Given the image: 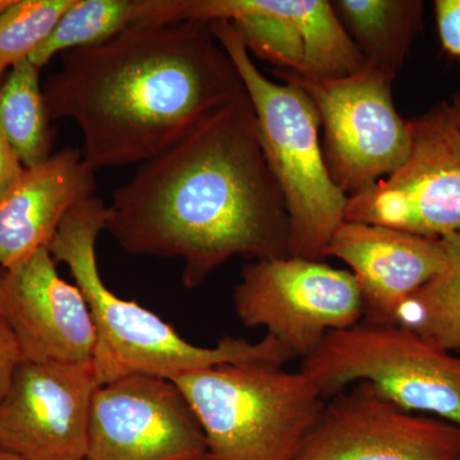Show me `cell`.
Listing matches in <instances>:
<instances>
[{
	"label": "cell",
	"mask_w": 460,
	"mask_h": 460,
	"mask_svg": "<svg viewBox=\"0 0 460 460\" xmlns=\"http://www.w3.org/2000/svg\"><path fill=\"white\" fill-rule=\"evenodd\" d=\"M105 230L126 252L183 261L193 289L232 257L289 256V217L247 93L118 187Z\"/></svg>",
	"instance_id": "cell-1"
},
{
	"label": "cell",
	"mask_w": 460,
	"mask_h": 460,
	"mask_svg": "<svg viewBox=\"0 0 460 460\" xmlns=\"http://www.w3.org/2000/svg\"><path fill=\"white\" fill-rule=\"evenodd\" d=\"M44 95L50 119L77 124L98 171L159 156L246 90L208 23L180 22L63 54Z\"/></svg>",
	"instance_id": "cell-2"
},
{
	"label": "cell",
	"mask_w": 460,
	"mask_h": 460,
	"mask_svg": "<svg viewBox=\"0 0 460 460\" xmlns=\"http://www.w3.org/2000/svg\"><path fill=\"white\" fill-rule=\"evenodd\" d=\"M108 217V205L102 199H84L66 215L48 246L56 262L68 268L89 305L96 332L93 363L99 386L135 375L172 380L224 363L265 361L281 366L293 358L268 334L257 343L226 337L215 347H199L153 311L115 295L102 280L96 257V243Z\"/></svg>",
	"instance_id": "cell-3"
},
{
	"label": "cell",
	"mask_w": 460,
	"mask_h": 460,
	"mask_svg": "<svg viewBox=\"0 0 460 460\" xmlns=\"http://www.w3.org/2000/svg\"><path fill=\"white\" fill-rule=\"evenodd\" d=\"M208 25L237 68L255 111L266 162L286 202L289 256L321 261L345 220L348 198L330 177L313 100L296 84L266 77L228 21Z\"/></svg>",
	"instance_id": "cell-4"
},
{
	"label": "cell",
	"mask_w": 460,
	"mask_h": 460,
	"mask_svg": "<svg viewBox=\"0 0 460 460\" xmlns=\"http://www.w3.org/2000/svg\"><path fill=\"white\" fill-rule=\"evenodd\" d=\"M198 417L208 460H295L325 407L304 372L224 363L172 378Z\"/></svg>",
	"instance_id": "cell-5"
},
{
	"label": "cell",
	"mask_w": 460,
	"mask_h": 460,
	"mask_svg": "<svg viewBox=\"0 0 460 460\" xmlns=\"http://www.w3.org/2000/svg\"><path fill=\"white\" fill-rule=\"evenodd\" d=\"M301 371L325 399L363 381L402 410L460 428V357L396 323L363 321L330 332Z\"/></svg>",
	"instance_id": "cell-6"
},
{
	"label": "cell",
	"mask_w": 460,
	"mask_h": 460,
	"mask_svg": "<svg viewBox=\"0 0 460 460\" xmlns=\"http://www.w3.org/2000/svg\"><path fill=\"white\" fill-rule=\"evenodd\" d=\"M313 100L320 118L321 146L330 177L348 199L398 171L411 153L410 119L396 111L394 75L370 65L343 78L305 77L277 69Z\"/></svg>",
	"instance_id": "cell-7"
},
{
	"label": "cell",
	"mask_w": 460,
	"mask_h": 460,
	"mask_svg": "<svg viewBox=\"0 0 460 460\" xmlns=\"http://www.w3.org/2000/svg\"><path fill=\"white\" fill-rule=\"evenodd\" d=\"M233 302L246 328H265L302 359L330 332L357 325L365 314L352 272L295 256L248 263Z\"/></svg>",
	"instance_id": "cell-8"
},
{
	"label": "cell",
	"mask_w": 460,
	"mask_h": 460,
	"mask_svg": "<svg viewBox=\"0 0 460 460\" xmlns=\"http://www.w3.org/2000/svg\"><path fill=\"white\" fill-rule=\"evenodd\" d=\"M404 164L361 195L348 199L345 220L429 238L460 233V124L449 102L410 119Z\"/></svg>",
	"instance_id": "cell-9"
},
{
	"label": "cell",
	"mask_w": 460,
	"mask_h": 460,
	"mask_svg": "<svg viewBox=\"0 0 460 460\" xmlns=\"http://www.w3.org/2000/svg\"><path fill=\"white\" fill-rule=\"evenodd\" d=\"M354 385L326 402L295 460H460L459 426Z\"/></svg>",
	"instance_id": "cell-10"
},
{
	"label": "cell",
	"mask_w": 460,
	"mask_h": 460,
	"mask_svg": "<svg viewBox=\"0 0 460 460\" xmlns=\"http://www.w3.org/2000/svg\"><path fill=\"white\" fill-rule=\"evenodd\" d=\"M204 429L168 378L135 375L98 387L84 460H201Z\"/></svg>",
	"instance_id": "cell-11"
},
{
	"label": "cell",
	"mask_w": 460,
	"mask_h": 460,
	"mask_svg": "<svg viewBox=\"0 0 460 460\" xmlns=\"http://www.w3.org/2000/svg\"><path fill=\"white\" fill-rule=\"evenodd\" d=\"M99 383L93 361L22 362L0 402V450L20 460H84Z\"/></svg>",
	"instance_id": "cell-12"
},
{
	"label": "cell",
	"mask_w": 460,
	"mask_h": 460,
	"mask_svg": "<svg viewBox=\"0 0 460 460\" xmlns=\"http://www.w3.org/2000/svg\"><path fill=\"white\" fill-rule=\"evenodd\" d=\"M151 25L228 21L251 56L301 74L341 50L345 29L329 0H151Z\"/></svg>",
	"instance_id": "cell-13"
},
{
	"label": "cell",
	"mask_w": 460,
	"mask_h": 460,
	"mask_svg": "<svg viewBox=\"0 0 460 460\" xmlns=\"http://www.w3.org/2000/svg\"><path fill=\"white\" fill-rule=\"evenodd\" d=\"M0 316L13 332L23 362L93 361L96 332L86 298L60 278L48 248L0 269Z\"/></svg>",
	"instance_id": "cell-14"
},
{
	"label": "cell",
	"mask_w": 460,
	"mask_h": 460,
	"mask_svg": "<svg viewBox=\"0 0 460 460\" xmlns=\"http://www.w3.org/2000/svg\"><path fill=\"white\" fill-rule=\"evenodd\" d=\"M456 235L429 238L402 230L344 220L325 257L347 263L361 290L365 321L395 323L402 305L444 270Z\"/></svg>",
	"instance_id": "cell-15"
},
{
	"label": "cell",
	"mask_w": 460,
	"mask_h": 460,
	"mask_svg": "<svg viewBox=\"0 0 460 460\" xmlns=\"http://www.w3.org/2000/svg\"><path fill=\"white\" fill-rule=\"evenodd\" d=\"M95 190V171L77 148H63L23 169L0 198V269L48 248L66 215Z\"/></svg>",
	"instance_id": "cell-16"
},
{
	"label": "cell",
	"mask_w": 460,
	"mask_h": 460,
	"mask_svg": "<svg viewBox=\"0 0 460 460\" xmlns=\"http://www.w3.org/2000/svg\"><path fill=\"white\" fill-rule=\"evenodd\" d=\"M332 8L368 65L396 75L423 18L420 0H332Z\"/></svg>",
	"instance_id": "cell-17"
},
{
	"label": "cell",
	"mask_w": 460,
	"mask_h": 460,
	"mask_svg": "<svg viewBox=\"0 0 460 460\" xmlns=\"http://www.w3.org/2000/svg\"><path fill=\"white\" fill-rule=\"evenodd\" d=\"M39 71L23 60L9 69L0 87V129L25 168L51 156L50 118Z\"/></svg>",
	"instance_id": "cell-18"
},
{
	"label": "cell",
	"mask_w": 460,
	"mask_h": 460,
	"mask_svg": "<svg viewBox=\"0 0 460 460\" xmlns=\"http://www.w3.org/2000/svg\"><path fill=\"white\" fill-rule=\"evenodd\" d=\"M146 0H74L29 60L42 68L57 54L102 44L145 26Z\"/></svg>",
	"instance_id": "cell-19"
},
{
	"label": "cell",
	"mask_w": 460,
	"mask_h": 460,
	"mask_svg": "<svg viewBox=\"0 0 460 460\" xmlns=\"http://www.w3.org/2000/svg\"><path fill=\"white\" fill-rule=\"evenodd\" d=\"M396 325L445 352H460V233L449 262L402 305Z\"/></svg>",
	"instance_id": "cell-20"
},
{
	"label": "cell",
	"mask_w": 460,
	"mask_h": 460,
	"mask_svg": "<svg viewBox=\"0 0 460 460\" xmlns=\"http://www.w3.org/2000/svg\"><path fill=\"white\" fill-rule=\"evenodd\" d=\"M74 0H12L0 11V75L29 59Z\"/></svg>",
	"instance_id": "cell-21"
},
{
	"label": "cell",
	"mask_w": 460,
	"mask_h": 460,
	"mask_svg": "<svg viewBox=\"0 0 460 460\" xmlns=\"http://www.w3.org/2000/svg\"><path fill=\"white\" fill-rule=\"evenodd\" d=\"M435 14L443 49L460 58V0H436Z\"/></svg>",
	"instance_id": "cell-22"
},
{
	"label": "cell",
	"mask_w": 460,
	"mask_h": 460,
	"mask_svg": "<svg viewBox=\"0 0 460 460\" xmlns=\"http://www.w3.org/2000/svg\"><path fill=\"white\" fill-rule=\"evenodd\" d=\"M22 362L17 339L5 320L0 316V402L7 394L14 374Z\"/></svg>",
	"instance_id": "cell-23"
},
{
	"label": "cell",
	"mask_w": 460,
	"mask_h": 460,
	"mask_svg": "<svg viewBox=\"0 0 460 460\" xmlns=\"http://www.w3.org/2000/svg\"><path fill=\"white\" fill-rule=\"evenodd\" d=\"M23 169L25 166L20 162L4 133L0 129V198L13 186L14 181L22 174Z\"/></svg>",
	"instance_id": "cell-24"
},
{
	"label": "cell",
	"mask_w": 460,
	"mask_h": 460,
	"mask_svg": "<svg viewBox=\"0 0 460 460\" xmlns=\"http://www.w3.org/2000/svg\"><path fill=\"white\" fill-rule=\"evenodd\" d=\"M449 104L453 109L454 114H456V120L460 124V90L453 96L452 102H449Z\"/></svg>",
	"instance_id": "cell-25"
},
{
	"label": "cell",
	"mask_w": 460,
	"mask_h": 460,
	"mask_svg": "<svg viewBox=\"0 0 460 460\" xmlns=\"http://www.w3.org/2000/svg\"><path fill=\"white\" fill-rule=\"evenodd\" d=\"M0 460H20V459L16 458V456H11V454L2 452V450H0Z\"/></svg>",
	"instance_id": "cell-26"
},
{
	"label": "cell",
	"mask_w": 460,
	"mask_h": 460,
	"mask_svg": "<svg viewBox=\"0 0 460 460\" xmlns=\"http://www.w3.org/2000/svg\"><path fill=\"white\" fill-rule=\"evenodd\" d=\"M12 0H0V11H3V9L7 8L9 4H11Z\"/></svg>",
	"instance_id": "cell-27"
},
{
	"label": "cell",
	"mask_w": 460,
	"mask_h": 460,
	"mask_svg": "<svg viewBox=\"0 0 460 460\" xmlns=\"http://www.w3.org/2000/svg\"><path fill=\"white\" fill-rule=\"evenodd\" d=\"M3 81H4V75H0V87H2Z\"/></svg>",
	"instance_id": "cell-28"
},
{
	"label": "cell",
	"mask_w": 460,
	"mask_h": 460,
	"mask_svg": "<svg viewBox=\"0 0 460 460\" xmlns=\"http://www.w3.org/2000/svg\"><path fill=\"white\" fill-rule=\"evenodd\" d=\"M201 460H208V456H206V458H204V459H201Z\"/></svg>",
	"instance_id": "cell-29"
}]
</instances>
